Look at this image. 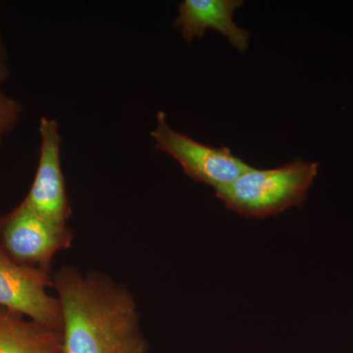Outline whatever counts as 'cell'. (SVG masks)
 I'll return each mask as SVG.
<instances>
[{
	"label": "cell",
	"mask_w": 353,
	"mask_h": 353,
	"mask_svg": "<svg viewBox=\"0 0 353 353\" xmlns=\"http://www.w3.org/2000/svg\"><path fill=\"white\" fill-rule=\"evenodd\" d=\"M0 353H63L61 331L0 305Z\"/></svg>",
	"instance_id": "cell-8"
},
{
	"label": "cell",
	"mask_w": 353,
	"mask_h": 353,
	"mask_svg": "<svg viewBox=\"0 0 353 353\" xmlns=\"http://www.w3.org/2000/svg\"><path fill=\"white\" fill-rule=\"evenodd\" d=\"M152 132L155 148L170 155L185 175L216 190L226 187L252 167L233 154L229 148H212L194 141L169 126L166 114L159 111Z\"/></svg>",
	"instance_id": "cell-4"
},
{
	"label": "cell",
	"mask_w": 353,
	"mask_h": 353,
	"mask_svg": "<svg viewBox=\"0 0 353 353\" xmlns=\"http://www.w3.org/2000/svg\"><path fill=\"white\" fill-rule=\"evenodd\" d=\"M63 353H148L134 296L101 272L64 266L52 276Z\"/></svg>",
	"instance_id": "cell-1"
},
{
	"label": "cell",
	"mask_w": 353,
	"mask_h": 353,
	"mask_svg": "<svg viewBox=\"0 0 353 353\" xmlns=\"http://www.w3.org/2000/svg\"><path fill=\"white\" fill-rule=\"evenodd\" d=\"M317 172L318 163L301 159L275 169L252 168L216 190V196L239 215L266 218L290 208H303Z\"/></svg>",
	"instance_id": "cell-2"
},
{
	"label": "cell",
	"mask_w": 353,
	"mask_h": 353,
	"mask_svg": "<svg viewBox=\"0 0 353 353\" xmlns=\"http://www.w3.org/2000/svg\"><path fill=\"white\" fill-rule=\"evenodd\" d=\"M50 274L24 268L0 250V305L61 331V308L57 296L48 294Z\"/></svg>",
	"instance_id": "cell-6"
},
{
	"label": "cell",
	"mask_w": 353,
	"mask_h": 353,
	"mask_svg": "<svg viewBox=\"0 0 353 353\" xmlns=\"http://www.w3.org/2000/svg\"><path fill=\"white\" fill-rule=\"evenodd\" d=\"M243 4V0H185L179 4L174 27L180 30L188 43L201 39L208 30H215L243 53L248 50L250 34L233 19L234 11Z\"/></svg>",
	"instance_id": "cell-7"
},
{
	"label": "cell",
	"mask_w": 353,
	"mask_h": 353,
	"mask_svg": "<svg viewBox=\"0 0 353 353\" xmlns=\"http://www.w3.org/2000/svg\"><path fill=\"white\" fill-rule=\"evenodd\" d=\"M9 75H10V69L8 65V55H7L6 44L0 34V85L6 82Z\"/></svg>",
	"instance_id": "cell-10"
},
{
	"label": "cell",
	"mask_w": 353,
	"mask_h": 353,
	"mask_svg": "<svg viewBox=\"0 0 353 353\" xmlns=\"http://www.w3.org/2000/svg\"><path fill=\"white\" fill-rule=\"evenodd\" d=\"M68 225L46 220L24 201L0 216V250L24 268L50 274L55 255L73 245Z\"/></svg>",
	"instance_id": "cell-3"
},
{
	"label": "cell",
	"mask_w": 353,
	"mask_h": 353,
	"mask_svg": "<svg viewBox=\"0 0 353 353\" xmlns=\"http://www.w3.org/2000/svg\"><path fill=\"white\" fill-rule=\"evenodd\" d=\"M22 114L19 102L0 92V145L2 139L18 124Z\"/></svg>",
	"instance_id": "cell-9"
},
{
	"label": "cell",
	"mask_w": 353,
	"mask_h": 353,
	"mask_svg": "<svg viewBox=\"0 0 353 353\" xmlns=\"http://www.w3.org/2000/svg\"><path fill=\"white\" fill-rule=\"evenodd\" d=\"M41 148L36 175L24 201L32 210L55 224L67 225L72 216L62 170L61 136L57 121L43 117L39 123Z\"/></svg>",
	"instance_id": "cell-5"
}]
</instances>
